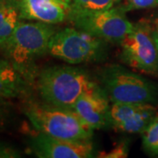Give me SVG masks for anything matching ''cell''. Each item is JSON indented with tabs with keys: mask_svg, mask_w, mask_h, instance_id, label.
<instances>
[{
	"mask_svg": "<svg viewBox=\"0 0 158 158\" xmlns=\"http://www.w3.org/2000/svg\"><path fill=\"white\" fill-rule=\"evenodd\" d=\"M28 148L39 158H91L98 154L92 141H71L40 132L29 138Z\"/></svg>",
	"mask_w": 158,
	"mask_h": 158,
	"instance_id": "obj_8",
	"label": "cell"
},
{
	"mask_svg": "<svg viewBox=\"0 0 158 158\" xmlns=\"http://www.w3.org/2000/svg\"><path fill=\"white\" fill-rule=\"evenodd\" d=\"M157 116V108L152 104H142L135 113L113 129L125 134H142Z\"/></svg>",
	"mask_w": 158,
	"mask_h": 158,
	"instance_id": "obj_12",
	"label": "cell"
},
{
	"mask_svg": "<svg viewBox=\"0 0 158 158\" xmlns=\"http://www.w3.org/2000/svg\"><path fill=\"white\" fill-rule=\"evenodd\" d=\"M142 148L148 155L158 156V116L142 134Z\"/></svg>",
	"mask_w": 158,
	"mask_h": 158,
	"instance_id": "obj_14",
	"label": "cell"
},
{
	"mask_svg": "<svg viewBox=\"0 0 158 158\" xmlns=\"http://www.w3.org/2000/svg\"><path fill=\"white\" fill-rule=\"evenodd\" d=\"M66 21L73 27L114 45H120L134 26L125 12L113 6L105 10L69 8Z\"/></svg>",
	"mask_w": 158,
	"mask_h": 158,
	"instance_id": "obj_6",
	"label": "cell"
},
{
	"mask_svg": "<svg viewBox=\"0 0 158 158\" xmlns=\"http://www.w3.org/2000/svg\"><path fill=\"white\" fill-rule=\"evenodd\" d=\"M110 99L101 85L85 91L75 102L72 110L93 130L111 127Z\"/></svg>",
	"mask_w": 158,
	"mask_h": 158,
	"instance_id": "obj_9",
	"label": "cell"
},
{
	"mask_svg": "<svg viewBox=\"0 0 158 158\" xmlns=\"http://www.w3.org/2000/svg\"><path fill=\"white\" fill-rule=\"evenodd\" d=\"M153 26V37L155 40V42L156 44L158 49V22H155L152 24Z\"/></svg>",
	"mask_w": 158,
	"mask_h": 158,
	"instance_id": "obj_20",
	"label": "cell"
},
{
	"mask_svg": "<svg viewBox=\"0 0 158 158\" xmlns=\"http://www.w3.org/2000/svg\"><path fill=\"white\" fill-rule=\"evenodd\" d=\"M11 119V106L7 98L0 97V130L5 129Z\"/></svg>",
	"mask_w": 158,
	"mask_h": 158,
	"instance_id": "obj_18",
	"label": "cell"
},
{
	"mask_svg": "<svg viewBox=\"0 0 158 158\" xmlns=\"http://www.w3.org/2000/svg\"><path fill=\"white\" fill-rule=\"evenodd\" d=\"M120 60L130 68L148 76H158V49L149 20L134 23L129 34L120 43Z\"/></svg>",
	"mask_w": 158,
	"mask_h": 158,
	"instance_id": "obj_7",
	"label": "cell"
},
{
	"mask_svg": "<svg viewBox=\"0 0 158 158\" xmlns=\"http://www.w3.org/2000/svg\"><path fill=\"white\" fill-rule=\"evenodd\" d=\"M26 98L23 111L37 132L71 141H91L94 130L72 109Z\"/></svg>",
	"mask_w": 158,
	"mask_h": 158,
	"instance_id": "obj_3",
	"label": "cell"
},
{
	"mask_svg": "<svg viewBox=\"0 0 158 158\" xmlns=\"http://www.w3.org/2000/svg\"><path fill=\"white\" fill-rule=\"evenodd\" d=\"M109 43L76 27L58 29L51 38L48 54L71 65L105 61Z\"/></svg>",
	"mask_w": 158,
	"mask_h": 158,
	"instance_id": "obj_5",
	"label": "cell"
},
{
	"mask_svg": "<svg viewBox=\"0 0 158 158\" xmlns=\"http://www.w3.org/2000/svg\"><path fill=\"white\" fill-rule=\"evenodd\" d=\"M21 20L57 25L67 20L69 0H19Z\"/></svg>",
	"mask_w": 158,
	"mask_h": 158,
	"instance_id": "obj_10",
	"label": "cell"
},
{
	"mask_svg": "<svg viewBox=\"0 0 158 158\" xmlns=\"http://www.w3.org/2000/svg\"><path fill=\"white\" fill-rule=\"evenodd\" d=\"M98 82L112 103L153 104L158 99L155 83L119 64L102 67Z\"/></svg>",
	"mask_w": 158,
	"mask_h": 158,
	"instance_id": "obj_4",
	"label": "cell"
},
{
	"mask_svg": "<svg viewBox=\"0 0 158 158\" xmlns=\"http://www.w3.org/2000/svg\"><path fill=\"white\" fill-rule=\"evenodd\" d=\"M20 153L14 148L0 142V157H20Z\"/></svg>",
	"mask_w": 158,
	"mask_h": 158,
	"instance_id": "obj_19",
	"label": "cell"
},
{
	"mask_svg": "<svg viewBox=\"0 0 158 158\" xmlns=\"http://www.w3.org/2000/svg\"><path fill=\"white\" fill-rule=\"evenodd\" d=\"M21 74L6 59H0V97L5 98H27L30 87Z\"/></svg>",
	"mask_w": 158,
	"mask_h": 158,
	"instance_id": "obj_11",
	"label": "cell"
},
{
	"mask_svg": "<svg viewBox=\"0 0 158 158\" xmlns=\"http://www.w3.org/2000/svg\"><path fill=\"white\" fill-rule=\"evenodd\" d=\"M20 21L19 0H0V46L10 37Z\"/></svg>",
	"mask_w": 158,
	"mask_h": 158,
	"instance_id": "obj_13",
	"label": "cell"
},
{
	"mask_svg": "<svg viewBox=\"0 0 158 158\" xmlns=\"http://www.w3.org/2000/svg\"><path fill=\"white\" fill-rule=\"evenodd\" d=\"M35 85L42 101L72 109L79 97L99 84L87 69L70 64L42 69Z\"/></svg>",
	"mask_w": 158,
	"mask_h": 158,
	"instance_id": "obj_2",
	"label": "cell"
},
{
	"mask_svg": "<svg viewBox=\"0 0 158 158\" xmlns=\"http://www.w3.org/2000/svg\"><path fill=\"white\" fill-rule=\"evenodd\" d=\"M113 6L127 13L131 11L156 7L158 0H114Z\"/></svg>",
	"mask_w": 158,
	"mask_h": 158,
	"instance_id": "obj_15",
	"label": "cell"
},
{
	"mask_svg": "<svg viewBox=\"0 0 158 158\" xmlns=\"http://www.w3.org/2000/svg\"><path fill=\"white\" fill-rule=\"evenodd\" d=\"M129 144L127 140L121 141L109 152H100L98 154V157L103 158H125L128 156Z\"/></svg>",
	"mask_w": 158,
	"mask_h": 158,
	"instance_id": "obj_17",
	"label": "cell"
},
{
	"mask_svg": "<svg viewBox=\"0 0 158 158\" xmlns=\"http://www.w3.org/2000/svg\"><path fill=\"white\" fill-rule=\"evenodd\" d=\"M114 0H69L70 7L80 10H105L113 7Z\"/></svg>",
	"mask_w": 158,
	"mask_h": 158,
	"instance_id": "obj_16",
	"label": "cell"
},
{
	"mask_svg": "<svg viewBox=\"0 0 158 158\" xmlns=\"http://www.w3.org/2000/svg\"><path fill=\"white\" fill-rule=\"evenodd\" d=\"M57 30L56 25L21 20L0 46L5 59L11 62L29 85H35L40 72L36 62L48 54L49 41Z\"/></svg>",
	"mask_w": 158,
	"mask_h": 158,
	"instance_id": "obj_1",
	"label": "cell"
}]
</instances>
